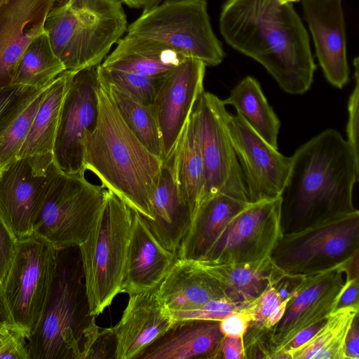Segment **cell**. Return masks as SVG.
<instances>
[{
  "mask_svg": "<svg viewBox=\"0 0 359 359\" xmlns=\"http://www.w3.org/2000/svg\"><path fill=\"white\" fill-rule=\"evenodd\" d=\"M186 58L161 42L127 32L100 65L109 69L161 76L170 72Z\"/></svg>",
  "mask_w": 359,
  "mask_h": 359,
  "instance_id": "26",
  "label": "cell"
},
{
  "mask_svg": "<svg viewBox=\"0 0 359 359\" xmlns=\"http://www.w3.org/2000/svg\"><path fill=\"white\" fill-rule=\"evenodd\" d=\"M106 193L107 189L88 182L85 174L60 172L42 204L33 234L55 249L79 246L94 226Z\"/></svg>",
  "mask_w": 359,
  "mask_h": 359,
  "instance_id": "9",
  "label": "cell"
},
{
  "mask_svg": "<svg viewBox=\"0 0 359 359\" xmlns=\"http://www.w3.org/2000/svg\"><path fill=\"white\" fill-rule=\"evenodd\" d=\"M153 219L144 218L156 240L176 255L188 232L192 215L175 182L170 161H163L152 201Z\"/></svg>",
  "mask_w": 359,
  "mask_h": 359,
  "instance_id": "23",
  "label": "cell"
},
{
  "mask_svg": "<svg viewBox=\"0 0 359 359\" xmlns=\"http://www.w3.org/2000/svg\"><path fill=\"white\" fill-rule=\"evenodd\" d=\"M18 241L0 215V287L4 285L17 248Z\"/></svg>",
  "mask_w": 359,
  "mask_h": 359,
  "instance_id": "41",
  "label": "cell"
},
{
  "mask_svg": "<svg viewBox=\"0 0 359 359\" xmlns=\"http://www.w3.org/2000/svg\"><path fill=\"white\" fill-rule=\"evenodd\" d=\"M68 74L65 71L46 88L18 158L53 153Z\"/></svg>",
  "mask_w": 359,
  "mask_h": 359,
  "instance_id": "30",
  "label": "cell"
},
{
  "mask_svg": "<svg viewBox=\"0 0 359 359\" xmlns=\"http://www.w3.org/2000/svg\"><path fill=\"white\" fill-rule=\"evenodd\" d=\"M97 76L98 117L84 140V168L133 211L152 219V201L163 161L129 129L106 82L98 72Z\"/></svg>",
  "mask_w": 359,
  "mask_h": 359,
  "instance_id": "3",
  "label": "cell"
},
{
  "mask_svg": "<svg viewBox=\"0 0 359 359\" xmlns=\"http://www.w3.org/2000/svg\"><path fill=\"white\" fill-rule=\"evenodd\" d=\"M60 172L53 153L18 158L0 169V215L18 241L33 235L42 204Z\"/></svg>",
  "mask_w": 359,
  "mask_h": 359,
  "instance_id": "12",
  "label": "cell"
},
{
  "mask_svg": "<svg viewBox=\"0 0 359 359\" xmlns=\"http://www.w3.org/2000/svg\"><path fill=\"white\" fill-rule=\"evenodd\" d=\"M224 337L219 320H181L135 359H216Z\"/></svg>",
  "mask_w": 359,
  "mask_h": 359,
  "instance_id": "22",
  "label": "cell"
},
{
  "mask_svg": "<svg viewBox=\"0 0 359 359\" xmlns=\"http://www.w3.org/2000/svg\"><path fill=\"white\" fill-rule=\"evenodd\" d=\"M161 302L170 311H183L226 297L217 283L196 261L177 258L155 289Z\"/></svg>",
  "mask_w": 359,
  "mask_h": 359,
  "instance_id": "24",
  "label": "cell"
},
{
  "mask_svg": "<svg viewBox=\"0 0 359 359\" xmlns=\"http://www.w3.org/2000/svg\"><path fill=\"white\" fill-rule=\"evenodd\" d=\"M57 0H0V90L11 86L13 70L30 43L45 32Z\"/></svg>",
  "mask_w": 359,
  "mask_h": 359,
  "instance_id": "19",
  "label": "cell"
},
{
  "mask_svg": "<svg viewBox=\"0 0 359 359\" xmlns=\"http://www.w3.org/2000/svg\"><path fill=\"white\" fill-rule=\"evenodd\" d=\"M127 32L156 40L206 66H217L224 57L212 29L206 0H166L143 11Z\"/></svg>",
  "mask_w": 359,
  "mask_h": 359,
  "instance_id": "8",
  "label": "cell"
},
{
  "mask_svg": "<svg viewBox=\"0 0 359 359\" xmlns=\"http://www.w3.org/2000/svg\"><path fill=\"white\" fill-rule=\"evenodd\" d=\"M250 203L221 193L205 198L181 242L177 258L201 260L231 219Z\"/></svg>",
  "mask_w": 359,
  "mask_h": 359,
  "instance_id": "25",
  "label": "cell"
},
{
  "mask_svg": "<svg viewBox=\"0 0 359 359\" xmlns=\"http://www.w3.org/2000/svg\"><path fill=\"white\" fill-rule=\"evenodd\" d=\"M0 359H30L27 335L22 329L13 326L11 334L0 349Z\"/></svg>",
  "mask_w": 359,
  "mask_h": 359,
  "instance_id": "43",
  "label": "cell"
},
{
  "mask_svg": "<svg viewBox=\"0 0 359 359\" xmlns=\"http://www.w3.org/2000/svg\"><path fill=\"white\" fill-rule=\"evenodd\" d=\"M280 4H292V3L299 2L300 0H277Z\"/></svg>",
  "mask_w": 359,
  "mask_h": 359,
  "instance_id": "50",
  "label": "cell"
},
{
  "mask_svg": "<svg viewBox=\"0 0 359 359\" xmlns=\"http://www.w3.org/2000/svg\"><path fill=\"white\" fill-rule=\"evenodd\" d=\"M355 68V86L348 102V118L346 125L347 142L349 143L358 159H359L358 128H359V60H353Z\"/></svg>",
  "mask_w": 359,
  "mask_h": 359,
  "instance_id": "39",
  "label": "cell"
},
{
  "mask_svg": "<svg viewBox=\"0 0 359 359\" xmlns=\"http://www.w3.org/2000/svg\"><path fill=\"white\" fill-rule=\"evenodd\" d=\"M96 67L68 71L67 87L53 151L55 165L65 175L86 172L83 143L95 127L98 117Z\"/></svg>",
  "mask_w": 359,
  "mask_h": 359,
  "instance_id": "14",
  "label": "cell"
},
{
  "mask_svg": "<svg viewBox=\"0 0 359 359\" xmlns=\"http://www.w3.org/2000/svg\"><path fill=\"white\" fill-rule=\"evenodd\" d=\"M11 323L9 314L4 302L2 290L0 287V325Z\"/></svg>",
  "mask_w": 359,
  "mask_h": 359,
  "instance_id": "48",
  "label": "cell"
},
{
  "mask_svg": "<svg viewBox=\"0 0 359 359\" xmlns=\"http://www.w3.org/2000/svg\"><path fill=\"white\" fill-rule=\"evenodd\" d=\"M358 306L334 310L306 342L288 352L290 359H346L345 341Z\"/></svg>",
  "mask_w": 359,
  "mask_h": 359,
  "instance_id": "31",
  "label": "cell"
},
{
  "mask_svg": "<svg viewBox=\"0 0 359 359\" xmlns=\"http://www.w3.org/2000/svg\"><path fill=\"white\" fill-rule=\"evenodd\" d=\"M358 274V255L330 270L294 278L281 320L267 334L271 356L297 333L323 320L337 308L347 278Z\"/></svg>",
  "mask_w": 359,
  "mask_h": 359,
  "instance_id": "11",
  "label": "cell"
},
{
  "mask_svg": "<svg viewBox=\"0 0 359 359\" xmlns=\"http://www.w3.org/2000/svg\"><path fill=\"white\" fill-rule=\"evenodd\" d=\"M117 340L113 327H100L86 359H116Z\"/></svg>",
  "mask_w": 359,
  "mask_h": 359,
  "instance_id": "42",
  "label": "cell"
},
{
  "mask_svg": "<svg viewBox=\"0 0 359 359\" xmlns=\"http://www.w3.org/2000/svg\"><path fill=\"white\" fill-rule=\"evenodd\" d=\"M280 197L250 203L227 223L200 261L251 262L270 257L283 236Z\"/></svg>",
  "mask_w": 359,
  "mask_h": 359,
  "instance_id": "15",
  "label": "cell"
},
{
  "mask_svg": "<svg viewBox=\"0 0 359 359\" xmlns=\"http://www.w3.org/2000/svg\"><path fill=\"white\" fill-rule=\"evenodd\" d=\"M205 64L186 58L168 73L152 109L161 133L162 161H168L203 92Z\"/></svg>",
  "mask_w": 359,
  "mask_h": 359,
  "instance_id": "17",
  "label": "cell"
},
{
  "mask_svg": "<svg viewBox=\"0 0 359 359\" xmlns=\"http://www.w3.org/2000/svg\"><path fill=\"white\" fill-rule=\"evenodd\" d=\"M274 282L253 301V319L243 336L244 351L258 341L267 342L269 332L284 315L290 295L284 297Z\"/></svg>",
  "mask_w": 359,
  "mask_h": 359,
  "instance_id": "34",
  "label": "cell"
},
{
  "mask_svg": "<svg viewBox=\"0 0 359 359\" xmlns=\"http://www.w3.org/2000/svg\"><path fill=\"white\" fill-rule=\"evenodd\" d=\"M223 103L234 107L237 114L273 148L278 149V134L280 123L269 104L259 83L248 76L231 90Z\"/></svg>",
  "mask_w": 359,
  "mask_h": 359,
  "instance_id": "29",
  "label": "cell"
},
{
  "mask_svg": "<svg viewBox=\"0 0 359 359\" xmlns=\"http://www.w3.org/2000/svg\"><path fill=\"white\" fill-rule=\"evenodd\" d=\"M225 41L260 63L286 93L311 87L316 69L309 37L292 4L277 0H226L219 19Z\"/></svg>",
  "mask_w": 359,
  "mask_h": 359,
  "instance_id": "1",
  "label": "cell"
},
{
  "mask_svg": "<svg viewBox=\"0 0 359 359\" xmlns=\"http://www.w3.org/2000/svg\"><path fill=\"white\" fill-rule=\"evenodd\" d=\"M90 314L79 246L56 249L40 318L27 337L30 359H86L100 328Z\"/></svg>",
  "mask_w": 359,
  "mask_h": 359,
  "instance_id": "4",
  "label": "cell"
},
{
  "mask_svg": "<svg viewBox=\"0 0 359 359\" xmlns=\"http://www.w3.org/2000/svg\"><path fill=\"white\" fill-rule=\"evenodd\" d=\"M343 0H302L304 19L327 81L341 89L349 81Z\"/></svg>",
  "mask_w": 359,
  "mask_h": 359,
  "instance_id": "18",
  "label": "cell"
},
{
  "mask_svg": "<svg viewBox=\"0 0 359 359\" xmlns=\"http://www.w3.org/2000/svg\"><path fill=\"white\" fill-rule=\"evenodd\" d=\"M226 126L250 203L278 198L287 179L292 158L270 146L238 114H229Z\"/></svg>",
  "mask_w": 359,
  "mask_h": 359,
  "instance_id": "16",
  "label": "cell"
},
{
  "mask_svg": "<svg viewBox=\"0 0 359 359\" xmlns=\"http://www.w3.org/2000/svg\"><path fill=\"white\" fill-rule=\"evenodd\" d=\"M45 89L12 86L0 90V135Z\"/></svg>",
  "mask_w": 359,
  "mask_h": 359,
  "instance_id": "37",
  "label": "cell"
},
{
  "mask_svg": "<svg viewBox=\"0 0 359 359\" xmlns=\"http://www.w3.org/2000/svg\"><path fill=\"white\" fill-rule=\"evenodd\" d=\"M130 8H141L143 11L154 8L166 0H119Z\"/></svg>",
  "mask_w": 359,
  "mask_h": 359,
  "instance_id": "47",
  "label": "cell"
},
{
  "mask_svg": "<svg viewBox=\"0 0 359 359\" xmlns=\"http://www.w3.org/2000/svg\"><path fill=\"white\" fill-rule=\"evenodd\" d=\"M174 322L155 289L129 296L120 320L113 327L117 340L116 359H135Z\"/></svg>",
  "mask_w": 359,
  "mask_h": 359,
  "instance_id": "20",
  "label": "cell"
},
{
  "mask_svg": "<svg viewBox=\"0 0 359 359\" xmlns=\"http://www.w3.org/2000/svg\"><path fill=\"white\" fill-rule=\"evenodd\" d=\"M346 359H359V318L357 314L351 325L345 341Z\"/></svg>",
  "mask_w": 359,
  "mask_h": 359,
  "instance_id": "46",
  "label": "cell"
},
{
  "mask_svg": "<svg viewBox=\"0 0 359 359\" xmlns=\"http://www.w3.org/2000/svg\"><path fill=\"white\" fill-rule=\"evenodd\" d=\"M13 324H3L0 325V349L6 342V339L11 334Z\"/></svg>",
  "mask_w": 359,
  "mask_h": 359,
  "instance_id": "49",
  "label": "cell"
},
{
  "mask_svg": "<svg viewBox=\"0 0 359 359\" xmlns=\"http://www.w3.org/2000/svg\"><path fill=\"white\" fill-rule=\"evenodd\" d=\"M177 259L154 237L144 218L133 210V222L121 293L156 289Z\"/></svg>",
  "mask_w": 359,
  "mask_h": 359,
  "instance_id": "21",
  "label": "cell"
},
{
  "mask_svg": "<svg viewBox=\"0 0 359 359\" xmlns=\"http://www.w3.org/2000/svg\"><path fill=\"white\" fill-rule=\"evenodd\" d=\"M104 81L129 129L151 154L162 160L161 133L152 107L137 102L114 86Z\"/></svg>",
  "mask_w": 359,
  "mask_h": 359,
  "instance_id": "33",
  "label": "cell"
},
{
  "mask_svg": "<svg viewBox=\"0 0 359 359\" xmlns=\"http://www.w3.org/2000/svg\"><path fill=\"white\" fill-rule=\"evenodd\" d=\"M358 287L359 275L349 276L343 288L336 309L346 306L359 307Z\"/></svg>",
  "mask_w": 359,
  "mask_h": 359,
  "instance_id": "44",
  "label": "cell"
},
{
  "mask_svg": "<svg viewBox=\"0 0 359 359\" xmlns=\"http://www.w3.org/2000/svg\"><path fill=\"white\" fill-rule=\"evenodd\" d=\"M359 254V211L331 217L284 233L270 259L284 278L319 273L346 264Z\"/></svg>",
  "mask_w": 359,
  "mask_h": 359,
  "instance_id": "7",
  "label": "cell"
},
{
  "mask_svg": "<svg viewBox=\"0 0 359 359\" xmlns=\"http://www.w3.org/2000/svg\"><path fill=\"white\" fill-rule=\"evenodd\" d=\"M169 161L179 193L193 219L205 194L204 164L194 109Z\"/></svg>",
  "mask_w": 359,
  "mask_h": 359,
  "instance_id": "27",
  "label": "cell"
},
{
  "mask_svg": "<svg viewBox=\"0 0 359 359\" xmlns=\"http://www.w3.org/2000/svg\"><path fill=\"white\" fill-rule=\"evenodd\" d=\"M253 301L248 306L231 312L219 320L220 330L224 336L243 338L250 323L253 319Z\"/></svg>",
  "mask_w": 359,
  "mask_h": 359,
  "instance_id": "40",
  "label": "cell"
},
{
  "mask_svg": "<svg viewBox=\"0 0 359 359\" xmlns=\"http://www.w3.org/2000/svg\"><path fill=\"white\" fill-rule=\"evenodd\" d=\"M127 29L119 0H65L44 25L54 53L70 72L101 64Z\"/></svg>",
  "mask_w": 359,
  "mask_h": 359,
  "instance_id": "5",
  "label": "cell"
},
{
  "mask_svg": "<svg viewBox=\"0 0 359 359\" xmlns=\"http://www.w3.org/2000/svg\"><path fill=\"white\" fill-rule=\"evenodd\" d=\"M46 89L39 94L0 135V169L18 158L44 97Z\"/></svg>",
  "mask_w": 359,
  "mask_h": 359,
  "instance_id": "36",
  "label": "cell"
},
{
  "mask_svg": "<svg viewBox=\"0 0 359 359\" xmlns=\"http://www.w3.org/2000/svg\"><path fill=\"white\" fill-rule=\"evenodd\" d=\"M56 249L32 235L18 241L11 269L1 288L11 323L28 336L36 326L50 285Z\"/></svg>",
  "mask_w": 359,
  "mask_h": 359,
  "instance_id": "10",
  "label": "cell"
},
{
  "mask_svg": "<svg viewBox=\"0 0 359 359\" xmlns=\"http://www.w3.org/2000/svg\"><path fill=\"white\" fill-rule=\"evenodd\" d=\"M65 71L47 34L43 32L30 43L19 59L13 70L11 86L46 88Z\"/></svg>",
  "mask_w": 359,
  "mask_h": 359,
  "instance_id": "32",
  "label": "cell"
},
{
  "mask_svg": "<svg viewBox=\"0 0 359 359\" xmlns=\"http://www.w3.org/2000/svg\"><path fill=\"white\" fill-rule=\"evenodd\" d=\"M133 222V210L107 189L86 239L79 245L90 314L97 316L121 293Z\"/></svg>",
  "mask_w": 359,
  "mask_h": 359,
  "instance_id": "6",
  "label": "cell"
},
{
  "mask_svg": "<svg viewBox=\"0 0 359 359\" xmlns=\"http://www.w3.org/2000/svg\"><path fill=\"white\" fill-rule=\"evenodd\" d=\"M196 262L217 283L226 297L235 302L255 300L275 280L270 257L242 263Z\"/></svg>",
  "mask_w": 359,
  "mask_h": 359,
  "instance_id": "28",
  "label": "cell"
},
{
  "mask_svg": "<svg viewBox=\"0 0 359 359\" xmlns=\"http://www.w3.org/2000/svg\"><path fill=\"white\" fill-rule=\"evenodd\" d=\"M219 358L225 359L245 358L243 338L224 336L219 346Z\"/></svg>",
  "mask_w": 359,
  "mask_h": 359,
  "instance_id": "45",
  "label": "cell"
},
{
  "mask_svg": "<svg viewBox=\"0 0 359 359\" xmlns=\"http://www.w3.org/2000/svg\"><path fill=\"white\" fill-rule=\"evenodd\" d=\"M97 70L103 79L137 102L152 107L163 83L165 75L145 76L109 69L100 64ZM169 73V72H168Z\"/></svg>",
  "mask_w": 359,
  "mask_h": 359,
  "instance_id": "35",
  "label": "cell"
},
{
  "mask_svg": "<svg viewBox=\"0 0 359 359\" xmlns=\"http://www.w3.org/2000/svg\"><path fill=\"white\" fill-rule=\"evenodd\" d=\"M280 193L283 233L358 210L353 203L359 159L334 129H327L299 147Z\"/></svg>",
  "mask_w": 359,
  "mask_h": 359,
  "instance_id": "2",
  "label": "cell"
},
{
  "mask_svg": "<svg viewBox=\"0 0 359 359\" xmlns=\"http://www.w3.org/2000/svg\"><path fill=\"white\" fill-rule=\"evenodd\" d=\"M250 302H235L223 297L210 300L194 309L170 312L175 320L189 319L221 320L228 314L248 306Z\"/></svg>",
  "mask_w": 359,
  "mask_h": 359,
  "instance_id": "38",
  "label": "cell"
},
{
  "mask_svg": "<svg viewBox=\"0 0 359 359\" xmlns=\"http://www.w3.org/2000/svg\"><path fill=\"white\" fill-rule=\"evenodd\" d=\"M194 110L197 116L204 164L203 201L221 193L250 203L243 172L227 130L229 113L222 100L211 93L203 91Z\"/></svg>",
  "mask_w": 359,
  "mask_h": 359,
  "instance_id": "13",
  "label": "cell"
}]
</instances>
